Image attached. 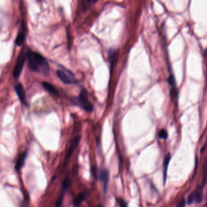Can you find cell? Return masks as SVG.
<instances>
[{"instance_id":"5","label":"cell","mask_w":207,"mask_h":207,"mask_svg":"<svg viewBox=\"0 0 207 207\" xmlns=\"http://www.w3.org/2000/svg\"><path fill=\"white\" fill-rule=\"evenodd\" d=\"M203 200L202 189L201 187L192 192L188 197V204H191L196 202V203H201Z\"/></svg>"},{"instance_id":"10","label":"cell","mask_w":207,"mask_h":207,"mask_svg":"<svg viewBox=\"0 0 207 207\" xmlns=\"http://www.w3.org/2000/svg\"><path fill=\"white\" fill-rule=\"evenodd\" d=\"M15 90L20 101L22 103H24L26 101V93L24 87L20 83H19L15 87Z\"/></svg>"},{"instance_id":"19","label":"cell","mask_w":207,"mask_h":207,"mask_svg":"<svg viewBox=\"0 0 207 207\" xmlns=\"http://www.w3.org/2000/svg\"><path fill=\"white\" fill-rule=\"evenodd\" d=\"M185 204H186V202H185V200L184 199H183L179 204L178 205H177L176 207H185Z\"/></svg>"},{"instance_id":"8","label":"cell","mask_w":207,"mask_h":207,"mask_svg":"<svg viewBox=\"0 0 207 207\" xmlns=\"http://www.w3.org/2000/svg\"><path fill=\"white\" fill-rule=\"evenodd\" d=\"M80 139H81V136H76V138H75L71 142V143L70 144V146L69 147V150L67 152V155H66V159H68L69 157L73 154V153L74 152V151L75 150L76 147L79 144Z\"/></svg>"},{"instance_id":"15","label":"cell","mask_w":207,"mask_h":207,"mask_svg":"<svg viewBox=\"0 0 207 207\" xmlns=\"http://www.w3.org/2000/svg\"><path fill=\"white\" fill-rule=\"evenodd\" d=\"M25 39V35L24 34H19L15 40V43L17 46H22Z\"/></svg>"},{"instance_id":"1","label":"cell","mask_w":207,"mask_h":207,"mask_svg":"<svg viewBox=\"0 0 207 207\" xmlns=\"http://www.w3.org/2000/svg\"><path fill=\"white\" fill-rule=\"evenodd\" d=\"M29 68L44 76H49L51 70L46 59L36 52L29 51L26 54Z\"/></svg>"},{"instance_id":"16","label":"cell","mask_w":207,"mask_h":207,"mask_svg":"<svg viewBox=\"0 0 207 207\" xmlns=\"http://www.w3.org/2000/svg\"><path fill=\"white\" fill-rule=\"evenodd\" d=\"M159 137L160 139H166L167 138H168V133L165 130L162 129V130H160V132L159 133Z\"/></svg>"},{"instance_id":"13","label":"cell","mask_w":207,"mask_h":207,"mask_svg":"<svg viewBox=\"0 0 207 207\" xmlns=\"http://www.w3.org/2000/svg\"><path fill=\"white\" fill-rule=\"evenodd\" d=\"M26 157H27V153H24L22 155L20 156L19 159L18 160L17 162L16 165H15V168L17 171L20 170L21 168L23 167V165L24 164V162H25L26 159Z\"/></svg>"},{"instance_id":"2","label":"cell","mask_w":207,"mask_h":207,"mask_svg":"<svg viewBox=\"0 0 207 207\" xmlns=\"http://www.w3.org/2000/svg\"><path fill=\"white\" fill-rule=\"evenodd\" d=\"M71 101L73 104L81 107L88 112H91L93 110V105L88 99V94L86 89L82 90L79 96L73 98Z\"/></svg>"},{"instance_id":"12","label":"cell","mask_w":207,"mask_h":207,"mask_svg":"<svg viewBox=\"0 0 207 207\" xmlns=\"http://www.w3.org/2000/svg\"><path fill=\"white\" fill-rule=\"evenodd\" d=\"M170 159H171V156L170 154H168L165 157V159L164 161V185L166 182L167 170H168V167Z\"/></svg>"},{"instance_id":"7","label":"cell","mask_w":207,"mask_h":207,"mask_svg":"<svg viewBox=\"0 0 207 207\" xmlns=\"http://www.w3.org/2000/svg\"><path fill=\"white\" fill-rule=\"evenodd\" d=\"M99 177L101 181L103 184V190L104 193H107L108 185V180H109V173L107 170H103L100 172Z\"/></svg>"},{"instance_id":"17","label":"cell","mask_w":207,"mask_h":207,"mask_svg":"<svg viewBox=\"0 0 207 207\" xmlns=\"http://www.w3.org/2000/svg\"><path fill=\"white\" fill-rule=\"evenodd\" d=\"M117 201H118V203L119 204L120 207H128V205H127V202L124 200L119 198V199H117Z\"/></svg>"},{"instance_id":"9","label":"cell","mask_w":207,"mask_h":207,"mask_svg":"<svg viewBox=\"0 0 207 207\" xmlns=\"http://www.w3.org/2000/svg\"><path fill=\"white\" fill-rule=\"evenodd\" d=\"M42 85L43 87L44 88V89L47 91L49 93L52 94L53 95L55 96H59V91L57 90V88L54 86L53 85H52V84L47 83V82H43L42 83Z\"/></svg>"},{"instance_id":"4","label":"cell","mask_w":207,"mask_h":207,"mask_svg":"<svg viewBox=\"0 0 207 207\" xmlns=\"http://www.w3.org/2000/svg\"><path fill=\"white\" fill-rule=\"evenodd\" d=\"M26 58H27L26 54L24 52L21 53V54L19 55L16 65L14 69V76L15 78H18L19 76Z\"/></svg>"},{"instance_id":"14","label":"cell","mask_w":207,"mask_h":207,"mask_svg":"<svg viewBox=\"0 0 207 207\" xmlns=\"http://www.w3.org/2000/svg\"><path fill=\"white\" fill-rule=\"evenodd\" d=\"M207 181V157L205 160L204 167H203V174H202V182L201 188L203 189V187L205 185Z\"/></svg>"},{"instance_id":"3","label":"cell","mask_w":207,"mask_h":207,"mask_svg":"<svg viewBox=\"0 0 207 207\" xmlns=\"http://www.w3.org/2000/svg\"><path fill=\"white\" fill-rule=\"evenodd\" d=\"M57 76L59 79L66 84H75L77 83V79L74 74L68 69H63L57 70Z\"/></svg>"},{"instance_id":"18","label":"cell","mask_w":207,"mask_h":207,"mask_svg":"<svg viewBox=\"0 0 207 207\" xmlns=\"http://www.w3.org/2000/svg\"><path fill=\"white\" fill-rule=\"evenodd\" d=\"M168 82L171 86H173L175 85V79H174V78L172 75H170L169 76V78H168Z\"/></svg>"},{"instance_id":"11","label":"cell","mask_w":207,"mask_h":207,"mask_svg":"<svg viewBox=\"0 0 207 207\" xmlns=\"http://www.w3.org/2000/svg\"><path fill=\"white\" fill-rule=\"evenodd\" d=\"M86 193H79L74 199L73 205L75 207H79L81 203L86 199Z\"/></svg>"},{"instance_id":"6","label":"cell","mask_w":207,"mask_h":207,"mask_svg":"<svg viewBox=\"0 0 207 207\" xmlns=\"http://www.w3.org/2000/svg\"><path fill=\"white\" fill-rule=\"evenodd\" d=\"M70 181L69 179H66L63 183V189L61 190V193L60 194V196L58 198V199L57 200L56 204H55V207H61L63 200H64V195L66 194V192L67 190L68 187H69V185H70Z\"/></svg>"}]
</instances>
